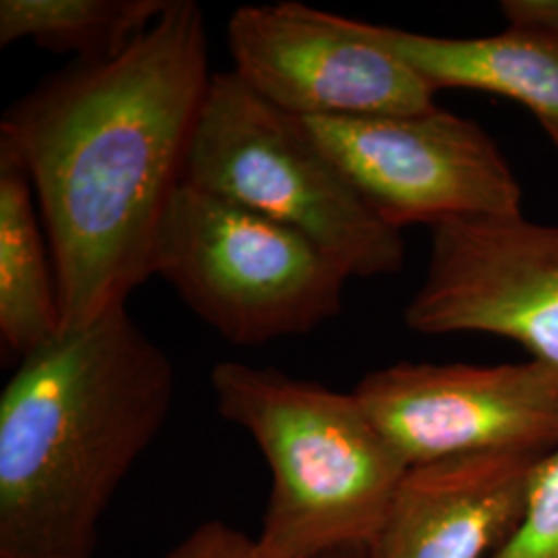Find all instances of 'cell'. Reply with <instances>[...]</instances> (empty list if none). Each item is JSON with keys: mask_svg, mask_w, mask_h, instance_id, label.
I'll list each match as a JSON object with an SVG mask.
<instances>
[{"mask_svg": "<svg viewBox=\"0 0 558 558\" xmlns=\"http://www.w3.org/2000/svg\"><path fill=\"white\" fill-rule=\"evenodd\" d=\"M228 46L239 80L296 119L410 117L439 108L435 92L371 40L362 21L294 0L236 9Z\"/></svg>", "mask_w": 558, "mask_h": 558, "instance_id": "8", "label": "cell"}, {"mask_svg": "<svg viewBox=\"0 0 558 558\" xmlns=\"http://www.w3.org/2000/svg\"><path fill=\"white\" fill-rule=\"evenodd\" d=\"M184 180L299 232L348 278L396 276L403 267L401 230L364 201L302 120L263 100L234 71L211 77Z\"/></svg>", "mask_w": 558, "mask_h": 558, "instance_id": "4", "label": "cell"}, {"mask_svg": "<svg viewBox=\"0 0 558 558\" xmlns=\"http://www.w3.org/2000/svg\"><path fill=\"white\" fill-rule=\"evenodd\" d=\"M401 461L558 449V379L538 362H398L352 389Z\"/></svg>", "mask_w": 558, "mask_h": 558, "instance_id": "7", "label": "cell"}, {"mask_svg": "<svg viewBox=\"0 0 558 558\" xmlns=\"http://www.w3.org/2000/svg\"><path fill=\"white\" fill-rule=\"evenodd\" d=\"M405 325L515 341L558 379V226L521 216L442 221Z\"/></svg>", "mask_w": 558, "mask_h": 558, "instance_id": "9", "label": "cell"}, {"mask_svg": "<svg viewBox=\"0 0 558 558\" xmlns=\"http://www.w3.org/2000/svg\"><path fill=\"white\" fill-rule=\"evenodd\" d=\"M502 15L507 27L558 38V0H507L502 2Z\"/></svg>", "mask_w": 558, "mask_h": 558, "instance_id": "16", "label": "cell"}, {"mask_svg": "<svg viewBox=\"0 0 558 558\" xmlns=\"http://www.w3.org/2000/svg\"><path fill=\"white\" fill-rule=\"evenodd\" d=\"M493 558H558V449L542 459L518 527Z\"/></svg>", "mask_w": 558, "mask_h": 558, "instance_id": "14", "label": "cell"}, {"mask_svg": "<svg viewBox=\"0 0 558 558\" xmlns=\"http://www.w3.org/2000/svg\"><path fill=\"white\" fill-rule=\"evenodd\" d=\"M364 201L393 228L521 216V184L474 120L435 108L410 117L300 119Z\"/></svg>", "mask_w": 558, "mask_h": 558, "instance_id": "6", "label": "cell"}, {"mask_svg": "<svg viewBox=\"0 0 558 558\" xmlns=\"http://www.w3.org/2000/svg\"><path fill=\"white\" fill-rule=\"evenodd\" d=\"M211 77L199 4L170 0L117 57L77 60L7 108L0 143L36 193L62 331L126 306L154 276Z\"/></svg>", "mask_w": 558, "mask_h": 558, "instance_id": "1", "label": "cell"}, {"mask_svg": "<svg viewBox=\"0 0 558 558\" xmlns=\"http://www.w3.org/2000/svg\"><path fill=\"white\" fill-rule=\"evenodd\" d=\"M62 331L59 286L36 193L17 156L0 143V339L25 359Z\"/></svg>", "mask_w": 558, "mask_h": 558, "instance_id": "12", "label": "cell"}, {"mask_svg": "<svg viewBox=\"0 0 558 558\" xmlns=\"http://www.w3.org/2000/svg\"><path fill=\"white\" fill-rule=\"evenodd\" d=\"M362 29L435 94L458 87L511 98L558 145V38L519 27L488 38H437L364 21Z\"/></svg>", "mask_w": 558, "mask_h": 558, "instance_id": "11", "label": "cell"}, {"mask_svg": "<svg viewBox=\"0 0 558 558\" xmlns=\"http://www.w3.org/2000/svg\"><path fill=\"white\" fill-rule=\"evenodd\" d=\"M536 453H476L412 465L366 558H493L525 511Z\"/></svg>", "mask_w": 558, "mask_h": 558, "instance_id": "10", "label": "cell"}, {"mask_svg": "<svg viewBox=\"0 0 558 558\" xmlns=\"http://www.w3.org/2000/svg\"><path fill=\"white\" fill-rule=\"evenodd\" d=\"M211 389L221 418L251 435L271 474L263 555L368 548L408 465L356 396L242 362L216 364Z\"/></svg>", "mask_w": 558, "mask_h": 558, "instance_id": "3", "label": "cell"}, {"mask_svg": "<svg viewBox=\"0 0 558 558\" xmlns=\"http://www.w3.org/2000/svg\"><path fill=\"white\" fill-rule=\"evenodd\" d=\"M170 0H2L0 46L34 40L80 62L112 59L147 32Z\"/></svg>", "mask_w": 558, "mask_h": 558, "instance_id": "13", "label": "cell"}, {"mask_svg": "<svg viewBox=\"0 0 558 558\" xmlns=\"http://www.w3.org/2000/svg\"><path fill=\"white\" fill-rule=\"evenodd\" d=\"M154 274L234 345L317 329L338 317L350 279L299 232L189 180L161 220Z\"/></svg>", "mask_w": 558, "mask_h": 558, "instance_id": "5", "label": "cell"}, {"mask_svg": "<svg viewBox=\"0 0 558 558\" xmlns=\"http://www.w3.org/2000/svg\"><path fill=\"white\" fill-rule=\"evenodd\" d=\"M163 558H267L257 538L223 521H205Z\"/></svg>", "mask_w": 558, "mask_h": 558, "instance_id": "15", "label": "cell"}, {"mask_svg": "<svg viewBox=\"0 0 558 558\" xmlns=\"http://www.w3.org/2000/svg\"><path fill=\"white\" fill-rule=\"evenodd\" d=\"M0 558H64V557H50V555H29V553H9V550H0Z\"/></svg>", "mask_w": 558, "mask_h": 558, "instance_id": "18", "label": "cell"}, {"mask_svg": "<svg viewBox=\"0 0 558 558\" xmlns=\"http://www.w3.org/2000/svg\"><path fill=\"white\" fill-rule=\"evenodd\" d=\"M320 558H366V548H350V550H339Z\"/></svg>", "mask_w": 558, "mask_h": 558, "instance_id": "17", "label": "cell"}, {"mask_svg": "<svg viewBox=\"0 0 558 558\" xmlns=\"http://www.w3.org/2000/svg\"><path fill=\"white\" fill-rule=\"evenodd\" d=\"M174 393L172 360L126 306L21 359L0 396V550L92 558Z\"/></svg>", "mask_w": 558, "mask_h": 558, "instance_id": "2", "label": "cell"}]
</instances>
